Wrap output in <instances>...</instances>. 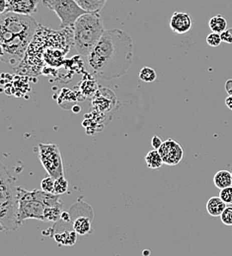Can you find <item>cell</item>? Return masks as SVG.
<instances>
[{
    "mask_svg": "<svg viewBox=\"0 0 232 256\" xmlns=\"http://www.w3.org/2000/svg\"><path fill=\"white\" fill-rule=\"evenodd\" d=\"M133 58V40L130 34L113 29L103 34L87 56V62L98 78L112 80L126 74Z\"/></svg>",
    "mask_w": 232,
    "mask_h": 256,
    "instance_id": "cell-1",
    "label": "cell"
},
{
    "mask_svg": "<svg viewBox=\"0 0 232 256\" xmlns=\"http://www.w3.org/2000/svg\"><path fill=\"white\" fill-rule=\"evenodd\" d=\"M39 25L32 16L5 12L0 17L1 60L10 66L21 62Z\"/></svg>",
    "mask_w": 232,
    "mask_h": 256,
    "instance_id": "cell-2",
    "label": "cell"
},
{
    "mask_svg": "<svg viewBox=\"0 0 232 256\" xmlns=\"http://www.w3.org/2000/svg\"><path fill=\"white\" fill-rule=\"evenodd\" d=\"M0 226L1 230H17L20 226L19 186L3 164H0Z\"/></svg>",
    "mask_w": 232,
    "mask_h": 256,
    "instance_id": "cell-3",
    "label": "cell"
},
{
    "mask_svg": "<svg viewBox=\"0 0 232 256\" xmlns=\"http://www.w3.org/2000/svg\"><path fill=\"white\" fill-rule=\"evenodd\" d=\"M99 12H87L80 16L73 25V40L76 52L87 56L105 32Z\"/></svg>",
    "mask_w": 232,
    "mask_h": 256,
    "instance_id": "cell-4",
    "label": "cell"
},
{
    "mask_svg": "<svg viewBox=\"0 0 232 256\" xmlns=\"http://www.w3.org/2000/svg\"><path fill=\"white\" fill-rule=\"evenodd\" d=\"M47 206L36 196L35 192L19 188V214L20 226L28 219H36L44 222Z\"/></svg>",
    "mask_w": 232,
    "mask_h": 256,
    "instance_id": "cell-5",
    "label": "cell"
},
{
    "mask_svg": "<svg viewBox=\"0 0 232 256\" xmlns=\"http://www.w3.org/2000/svg\"><path fill=\"white\" fill-rule=\"evenodd\" d=\"M43 4L53 10L61 20V28L73 27L77 19L87 13L75 0H42Z\"/></svg>",
    "mask_w": 232,
    "mask_h": 256,
    "instance_id": "cell-6",
    "label": "cell"
},
{
    "mask_svg": "<svg viewBox=\"0 0 232 256\" xmlns=\"http://www.w3.org/2000/svg\"><path fill=\"white\" fill-rule=\"evenodd\" d=\"M39 159L49 174L55 180L64 176V162L57 144H39Z\"/></svg>",
    "mask_w": 232,
    "mask_h": 256,
    "instance_id": "cell-7",
    "label": "cell"
},
{
    "mask_svg": "<svg viewBox=\"0 0 232 256\" xmlns=\"http://www.w3.org/2000/svg\"><path fill=\"white\" fill-rule=\"evenodd\" d=\"M159 153L167 166L178 164L184 157V150L181 144L174 139H167L159 148Z\"/></svg>",
    "mask_w": 232,
    "mask_h": 256,
    "instance_id": "cell-8",
    "label": "cell"
},
{
    "mask_svg": "<svg viewBox=\"0 0 232 256\" xmlns=\"http://www.w3.org/2000/svg\"><path fill=\"white\" fill-rule=\"evenodd\" d=\"M40 0H6V12L32 16L38 10Z\"/></svg>",
    "mask_w": 232,
    "mask_h": 256,
    "instance_id": "cell-9",
    "label": "cell"
},
{
    "mask_svg": "<svg viewBox=\"0 0 232 256\" xmlns=\"http://www.w3.org/2000/svg\"><path fill=\"white\" fill-rule=\"evenodd\" d=\"M193 26L192 17L188 13L175 12L170 20V28L175 34H186Z\"/></svg>",
    "mask_w": 232,
    "mask_h": 256,
    "instance_id": "cell-10",
    "label": "cell"
},
{
    "mask_svg": "<svg viewBox=\"0 0 232 256\" xmlns=\"http://www.w3.org/2000/svg\"><path fill=\"white\" fill-rule=\"evenodd\" d=\"M226 208V203L218 196L210 197L206 203V211L212 217H220Z\"/></svg>",
    "mask_w": 232,
    "mask_h": 256,
    "instance_id": "cell-11",
    "label": "cell"
},
{
    "mask_svg": "<svg viewBox=\"0 0 232 256\" xmlns=\"http://www.w3.org/2000/svg\"><path fill=\"white\" fill-rule=\"evenodd\" d=\"M213 184L218 190L232 186L231 172L226 170L217 172L213 176Z\"/></svg>",
    "mask_w": 232,
    "mask_h": 256,
    "instance_id": "cell-12",
    "label": "cell"
},
{
    "mask_svg": "<svg viewBox=\"0 0 232 256\" xmlns=\"http://www.w3.org/2000/svg\"><path fill=\"white\" fill-rule=\"evenodd\" d=\"M86 12H100L106 5L107 0H75Z\"/></svg>",
    "mask_w": 232,
    "mask_h": 256,
    "instance_id": "cell-13",
    "label": "cell"
},
{
    "mask_svg": "<svg viewBox=\"0 0 232 256\" xmlns=\"http://www.w3.org/2000/svg\"><path fill=\"white\" fill-rule=\"evenodd\" d=\"M72 226H73V230H75L77 234L86 236L91 230V221L89 218L81 216L75 219Z\"/></svg>",
    "mask_w": 232,
    "mask_h": 256,
    "instance_id": "cell-14",
    "label": "cell"
},
{
    "mask_svg": "<svg viewBox=\"0 0 232 256\" xmlns=\"http://www.w3.org/2000/svg\"><path fill=\"white\" fill-rule=\"evenodd\" d=\"M55 240L63 246H73L77 240V232L75 230H66L62 234L54 236Z\"/></svg>",
    "mask_w": 232,
    "mask_h": 256,
    "instance_id": "cell-15",
    "label": "cell"
},
{
    "mask_svg": "<svg viewBox=\"0 0 232 256\" xmlns=\"http://www.w3.org/2000/svg\"><path fill=\"white\" fill-rule=\"evenodd\" d=\"M208 27L211 30V32L221 34L227 29V21L222 15H215L213 16L209 22Z\"/></svg>",
    "mask_w": 232,
    "mask_h": 256,
    "instance_id": "cell-16",
    "label": "cell"
},
{
    "mask_svg": "<svg viewBox=\"0 0 232 256\" xmlns=\"http://www.w3.org/2000/svg\"><path fill=\"white\" fill-rule=\"evenodd\" d=\"M145 162L149 168H159L163 164V160L158 150L149 151L145 157Z\"/></svg>",
    "mask_w": 232,
    "mask_h": 256,
    "instance_id": "cell-17",
    "label": "cell"
},
{
    "mask_svg": "<svg viewBox=\"0 0 232 256\" xmlns=\"http://www.w3.org/2000/svg\"><path fill=\"white\" fill-rule=\"evenodd\" d=\"M157 74L153 68L150 67H143L139 72V79L143 82L150 83L155 81Z\"/></svg>",
    "mask_w": 232,
    "mask_h": 256,
    "instance_id": "cell-18",
    "label": "cell"
},
{
    "mask_svg": "<svg viewBox=\"0 0 232 256\" xmlns=\"http://www.w3.org/2000/svg\"><path fill=\"white\" fill-rule=\"evenodd\" d=\"M68 190V182L66 180L65 176L57 178L55 180V190L54 193L57 195H62L66 193Z\"/></svg>",
    "mask_w": 232,
    "mask_h": 256,
    "instance_id": "cell-19",
    "label": "cell"
},
{
    "mask_svg": "<svg viewBox=\"0 0 232 256\" xmlns=\"http://www.w3.org/2000/svg\"><path fill=\"white\" fill-rule=\"evenodd\" d=\"M55 178L52 176H47L45 178L42 182H41V188L42 190L48 193H54L55 190Z\"/></svg>",
    "mask_w": 232,
    "mask_h": 256,
    "instance_id": "cell-20",
    "label": "cell"
},
{
    "mask_svg": "<svg viewBox=\"0 0 232 256\" xmlns=\"http://www.w3.org/2000/svg\"><path fill=\"white\" fill-rule=\"evenodd\" d=\"M205 40H206V44H207L209 46H211V48H216V46H218L221 44V42H222L220 34L213 32H211V34H209L206 36Z\"/></svg>",
    "mask_w": 232,
    "mask_h": 256,
    "instance_id": "cell-21",
    "label": "cell"
},
{
    "mask_svg": "<svg viewBox=\"0 0 232 256\" xmlns=\"http://www.w3.org/2000/svg\"><path fill=\"white\" fill-rule=\"evenodd\" d=\"M219 197L228 205L232 204V186L220 190Z\"/></svg>",
    "mask_w": 232,
    "mask_h": 256,
    "instance_id": "cell-22",
    "label": "cell"
},
{
    "mask_svg": "<svg viewBox=\"0 0 232 256\" xmlns=\"http://www.w3.org/2000/svg\"><path fill=\"white\" fill-rule=\"evenodd\" d=\"M221 222L226 226H232V206L226 207L223 213L220 215Z\"/></svg>",
    "mask_w": 232,
    "mask_h": 256,
    "instance_id": "cell-23",
    "label": "cell"
},
{
    "mask_svg": "<svg viewBox=\"0 0 232 256\" xmlns=\"http://www.w3.org/2000/svg\"><path fill=\"white\" fill-rule=\"evenodd\" d=\"M220 36H221V40L223 42L232 44V28L226 29L224 32L220 34Z\"/></svg>",
    "mask_w": 232,
    "mask_h": 256,
    "instance_id": "cell-24",
    "label": "cell"
},
{
    "mask_svg": "<svg viewBox=\"0 0 232 256\" xmlns=\"http://www.w3.org/2000/svg\"><path fill=\"white\" fill-rule=\"evenodd\" d=\"M162 143H163V141L157 135L153 136L152 139H151V145H152L153 149H155V150H159V148L161 147Z\"/></svg>",
    "mask_w": 232,
    "mask_h": 256,
    "instance_id": "cell-25",
    "label": "cell"
},
{
    "mask_svg": "<svg viewBox=\"0 0 232 256\" xmlns=\"http://www.w3.org/2000/svg\"><path fill=\"white\" fill-rule=\"evenodd\" d=\"M225 90L229 96H232V79H229L225 82Z\"/></svg>",
    "mask_w": 232,
    "mask_h": 256,
    "instance_id": "cell-26",
    "label": "cell"
},
{
    "mask_svg": "<svg viewBox=\"0 0 232 256\" xmlns=\"http://www.w3.org/2000/svg\"><path fill=\"white\" fill-rule=\"evenodd\" d=\"M0 13H5L6 12V0H0Z\"/></svg>",
    "mask_w": 232,
    "mask_h": 256,
    "instance_id": "cell-27",
    "label": "cell"
},
{
    "mask_svg": "<svg viewBox=\"0 0 232 256\" xmlns=\"http://www.w3.org/2000/svg\"><path fill=\"white\" fill-rule=\"evenodd\" d=\"M225 104L230 110H232V96H228L225 98Z\"/></svg>",
    "mask_w": 232,
    "mask_h": 256,
    "instance_id": "cell-28",
    "label": "cell"
},
{
    "mask_svg": "<svg viewBox=\"0 0 232 256\" xmlns=\"http://www.w3.org/2000/svg\"><path fill=\"white\" fill-rule=\"evenodd\" d=\"M69 214L67 213V212H63V214H62V217H61V219H63L65 222H68L69 221Z\"/></svg>",
    "mask_w": 232,
    "mask_h": 256,
    "instance_id": "cell-29",
    "label": "cell"
},
{
    "mask_svg": "<svg viewBox=\"0 0 232 256\" xmlns=\"http://www.w3.org/2000/svg\"><path fill=\"white\" fill-rule=\"evenodd\" d=\"M73 112H80V106H79V108H78V106H74V108H73Z\"/></svg>",
    "mask_w": 232,
    "mask_h": 256,
    "instance_id": "cell-30",
    "label": "cell"
},
{
    "mask_svg": "<svg viewBox=\"0 0 232 256\" xmlns=\"http://www.w3.org/2000/svg\"><path fill=\"white\" fill-rule=\"evenodd\" d=\"M231 178H232V172H231Z\"/></svg>",
    "mask_w": 232,
    "mask_h": 256,
    "instance_id": "cell-31",
    "label": "cell"
}]
</instances>
